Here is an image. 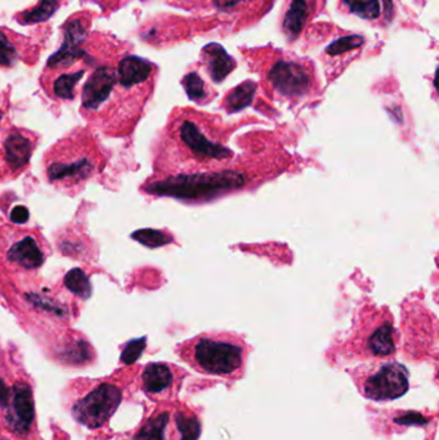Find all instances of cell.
Segmentation results:
<instances>
[{"label":"cell","instance_id":"cell-14","mask_svg":"<svg viewBox=\"0 0 439 440\" xmlns=\"http://www.w3.org/2000/svg\"><path fill=\"white\" fill-rule=\"evenodd\" d=\"M325 6L326 0H285L279 21L281 34L288 43H294Z\"/></svg>","mask_w":439,"mask_h":440},{"label":"cell","instance_id":"cell-9","mask_svg":"<svg viewBox=\"0 0 439 440\" xmlns=\"http://www.w3.org/2000/svg\"><path fill=\"white\" fill-rule=\"evenodd\" d=\"M48 255V245L38 231L9 224L0 228V258L13 269L38 271Z\"/></svg>","mask_w":439,"mask_h":440},{"label":"cell","instance_id":"cell-1","mask_svg":"<svg viewBox=\"0 0 439 440\" xmlns=\"http://www.w3.org/2000/svg\"><path fill=\"white\" fill-rule=\"evenodd\" d=\"M217 116L195 110L175 111L158 141L153 167L159 174L195 173L227 167L234 153L223 142Z\"/></svg>","mask_w":439,"mask_h":440},{"label":"cell","instance_id":"cell-23","mask_svg":"<svg viewBox=\"0 0 439 440\" xmlns=\"http://www.w3.org/2000/svg\"><path fill=\"white\" fill-rule=\"evenodd\" d=\"M58 6H60V0H40L38 6H35L32 9L25 12L21 15L20 22L29 25V23H38L46 21L48 18H51L53 15Z\"/></svg>","mask_w":439,"mask_h":440},{"label":"cell","instance_id":"cell-12","mask_svg":"<svg viewBox=\"0 0 439 440\" xmlns=\"http://www.w3.org/2000/svg\"><path fill=\"white\" fill-rule=\"evenodd\" d=\"M122 398L119 387L110 382H102L76 403L72 416L82 425L98 429L113 418L122 403Z\"/></svg>","mask_w":439,"mask_h":440},{"label":"cell","instance_id":"cell-6","mask_svg":"<svg viewBox=\"0 0 439 440\" xmlns=\"http://www.w3.org/2000/svg\"><path fill=\"white\" fill-rule=\"evenodd\" d=\"M347 372L358 393L369 401L390 402L409 392V370L394 361H375Z\"/></svg>","mask_w":439,"mask_h":440},{"label":"cell","instance_id":"cell-4","mask_svg":"<svg viewBox=\"0 0 439 440\" xmlns=\"http://www.w3.org/2000/svg\"><path fill=\"white\" fill-rule=\"evenodd\" d=\"M397 345L398 332L389 311L366 308L358 314L343 351L348 361L375 362L394 358Z\"/></svg>","mask_w":439,"mask_h":440},{"label":"cell","instance_id":"cell-3","mask_svg":"<svg viewBox=\"0 0 439 440\" xmlns=\"http://www.w3.org/2000/svg\"><path fill=\"white\" fill-rule=\"evenodd\" d=\"M250 351L243 336L229 331L203 332L175 347V354L192 370L229 382L245 376Z\"/></svg>","mask_w":439,"mask_h":440},{"label":"cell","instance_id":"cell-26","mask_svg":"<svg viewBox=\"0 0 439 440\" xmlns=\"http://www.w3.org/2000/svg\"><path fill=\"white\" fill-rule=\"evenodd\" d=\"M18 58L17 46L12 43L6 31L0 29V66L9 67Z\"/></svg>","mask_w":439,"mask_h":440},{"label":"cell","instance_id":"cell-30","mask_svg":"<svg viewBox=\"0 0 439 440\" xmlns=\"http://www.w3.org/2000/svg\"><path fill=\"white\" fill-rule=\"evenodd\" d=\"M425 440H434V434H433L432 436H431V438H426V439Z\"/></svg>","mask_w":439,"mask_h":440},{"label":"cell","instance_id":"cell-10","mask_svg":"<svg viewBox=\"0 0 439 440\" xmlns=\"http://www.w3.org/2000/svg\"><path fill=\"white\" fill-rule=\"evenodd\" d=\"M39 137L30 130L8 128L0 130V182L15 181L30 165Z\"/></svg>","mask_w":439,"mask_h":440},{"label":"cell","instance_id":"cell-15","mask_svg":"<svg viewBox=\"0 0 439 440\" xmlns=\"http://www.w3.org/2000/svg\"><path fill=\"white\" fill-rule=\"evenodd\" d=\"M116 83V70L103 66L96 70L84 85L82 112L91 124L103 110Z\"/></svg>","mask_w":439,"mask_h":440},{"label":"cell","instance_id":"cell-16","mask_svg":"<svg viewBox=\"0 0 439 440\" xmlns=\"http://www.w3.org/2000/svg\"><path fill=\"white\" fill-rule=\"evenodd\" d=\"M338 9L372 26H386L394 15V0H339Z\"/></svg>","mask_w":439,"mask_h":440},{"label":"cell","instance_id":"cell-18","mask_svg":"<svg viewBox=\"0 0 439 440\" xmlns=\"http://www.w3.org/2000/svg\"><path fill=\"white\" fill-rule=\"evenodd\" d=\"M156 67L139 57L124 58L116 70L117 82L127 88H152Z\"/></svg>","mask_w":439,"mask_h":440},{"label":"cell","instance_id":"cell-24","mask_svg":"<svg viewBox=\"0 0 439 440\" xmlns=\"http://www.w3.org/2000/svg\"><path fill=\"white\" fill-rule=\"evenodd\" d=\"M254 89H255V85L248 82V83L238 85L234 91H231L226 98L228 111H237L243 107L248 106L250 103Z\"/></svg>","mask_w":439,"mask_h":440},{"label":"cell","instance_id":"cell-31","mask_svg":"<svg viewBox=\"0 0 439 440\" xmlns=\"http://www.w3.org/2000/svg\"><path fill=\"white\" fill-rule=\"evenodd\" d=\"M1 117H3V112H1V110H0V120H1Z\"/></svg>","mask_w":439,"mask_h":440},{"label":"cell","instance_id":"cell-21","mask_svg":"<svg viewBox=\"0 0 439 440\" xmlns=\"http://www.w3.org/2000/svg\"><path fill=\"white\" fill-rule=\"evenodd\" d=\"M182 85L186 93L189 94V99L195 101L198 105L209 103L217 96V91L205 83L204 79L197 71L186 74L182 79Z\"/></svg>","mask_w":439,"mask_h":440},{"label":"cell","instance_id":"cell-8","mask_svg":"<svg viewBox=\"0 0 439 440\" xmlns=\"http://www.w3.org/2000/svg\"><path fill=\"white\" fill-rule=\"evenodd\" d=\"M184 9L200 17L220 20L228 30L246 29L271 9L273 0H177Z\"/></svg>","mask_w":439,"mask_h":440},{"label":"cell","instance_id":"cell-25","mask_svg":"<svg viewBox=\"0 0 439 440\" xmlns=\"http://www.w3.org/2000/svg\"><path fill=\"white\" fill-rule=\"evenodd\" d=\"M65 282L68 289L76 295L82 296V297H88L91 295V287L89 280L80 269L70 271V273L65 277Z\"/></svg>","mask_w":439,"mask_h":440},{"label":"cell","instance_id":"cell-17","mask_svg":"<svg viewBox=\"0 0 439 440\" xmlns=\"http://www.w3.org/2000/svg\"><path fill=\"white\" fill-rule=\"evenodd\" d=\"M87 37V25L84 20L72 18L65 26V43L61 49L54 54L49 60L48 66L53 67H68L71 66L77 57L82 56V51L79 49Z\"/></svg>","mask_w":439,"mask_h":440},{"label":"cell","instance_id":"cell-7","mask_svg":"<svg viewBox=\"0 0 439 440\" xmlns=\"http://www.w3.org/2000/svg\"><path fill=\"white\" fill-rule=\"evenodd\" d=\"M201 421L186 403L165 402L153 410L128 440H198Z\"/></svg>","mask_w":439,"mask_h":440},{"label":"cell","instance_id":"cell-5","mask_svg":"<svg viewBox=\"0 0 439 440\" xmlns=\"http://www.w3.org/2000/svg\"><path fill=\"white\" fill-rule=\"evenodd\" d=\"M268 61L265 71H257L277 98L300 101L316 91V74L311 62L274 52V58L265 51Z\"/></svg>","mask_w":439,"mask_h":440},{"label":"cell","instance_id":"cell-2","mask_svg":"<svg viewBox=\"0 0 439 440\" xmlns=\"http://www.w3.org/2000/svg\"><path fill=\"white\" fill-rule=\"evenodd\" d=\"M107 157L89 130L76 129L57 141L44 155L46 182L75 196L106 167Z\"/></svg>","mask_w":439,"mask_h":440},{"label":"cell","instance_id":"cell-19","mask_svg":"<svg viewBox=\"0 0 439 440\" xmlns=\"http://www.w3.org/2000/svg\"><path fill=\"white\" fill-rule=\"evenodd\" d=\"M200 63L205 72L217 84L222 83L237 66L235 58L231 57L223 46L215 43L201 49Z\"/></svg>","mask_w":439,"mask_h":440},{"label":"cell","instance_id":"cell-28","mask_svg":"<svg viewBox=\"0 0 439 440\" xmlns=\"http://www.w3.org/2000/svg\"><path fill=\"white\" fill-rule=\"evenodd\" d=\"M144 342H146V339L129 342L127 349L122 351V362H125L127 365H130V363H133L134 361H136V358L139 357L142 354V351H144V345H146Z\"/></svg>","mask_w":439,"mask_h":440},{"label":"cell","instance_id":"cell-27","mask_svg":"<svg viewBox=\"0 0 439 440\" xmlns=\"http://www.w3.org/2000/svg\"><path fill=\"white\" fill-rule=\"evenodd\" d=\"M133 238L138 240L139 242L144 243L148 247H158V246H163L165 243L172 242V237L165 235L164 232H160V231H155V229H144V231H139L133 235Z\"/></svg>","mask_w":439,"mask_h":440},{"label":"cell","instance_id":"cell-13","mask_svg":"<svg viewBox=\"0 0 439 440\" xmlns=\"http://www.w3.org/2000/svg\"><path fill=\"white\" fill-rule=\"evenodd\" d=\"M189 373L178 365L165 362L148 363L142 371L141 384L144 393L158 402L177 401L183 380Z\"/></svg>","mask_w":439,"mask_h":440},{"label":"cell","instance_id":"cell-11","mask_svg":"<svg viewBox=\"0 0 439 440\" xmlns=\"http://www.w3.org/2000/svg\"><path fill=\"white\" fill-rule=\"evenodd\" d=\"M0 410L8 429L17 436H26L35 418L31 387L26 382L8 387L0 380Z\"/></svg>","mask_w":439,"mask_h":440},{"label":"cell","instance_id":"cell-20","mask_svg":"<svg viewBox=\"0 0 439 440\" xmlns=\"http://www.w3.org/2000/svg\"><path fill=\"white\" fill-rule=\"evenodd\" d=\"M364 39L360 35H345L343 38H339L336 41H333V44L327 46L325 49L326 57L327 61L333 62V69H335V63L338 60L339 62L347 63L349 58L357 54V51H360L364 46Z\"/></svg>","mask_w":439,"mask_h":440},{"label":"cell","instance_id":"cell-22","mask_svg":"<svg viewBox=\"0 0 439 440\" xmlns=\"http://www.w3.org/2000/svg\"><path fill=\"white\" fill-rule=\"evenodd\" d=\"M84 74H85L84 70H79L76 72L62 74L58 77H56L52 85L54 97L63 99V101H71L75 98L76 85L80 82Z\"/></svg>","mask_w":439,"mask_h":440},{"label":"cell","instance_id":"cell-29","mask_svg":"<svg viewBox=\"0 0 439 440\" xmlns=\"http://www.w3.org/2000/svg\"><path fill=\"white\" fill-rule=\"evenodd\" d=\"M30 213L29 210L23 205L15 206L11 212V220L13 224H23L29 220Z\"/></svg>","mask_w":439,"mask_h":440}]
</instances>
